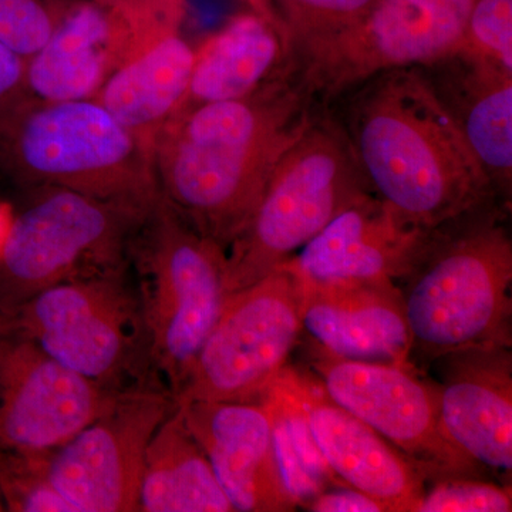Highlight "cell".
I'll list each match as a JSON object with an SVG mask.
<instances>
[{"instance_id": "20", "label": "cell", "mask_w": 512, "mask_h": 512, "mask_svg": "<svg viewBox=\"0 0 512 512\" xmlns=\"http://www.w3.org/2000/svg\"><path fill=\"white\" fill-rule=\"evenodd\" d=\"M420 69L463 134L495 195L511 204L512 72L460 49Z\"/></svg>"}, {"instance_id": "10", "label": "cell", "mask_w": 512, "mask_h": 512, "mask_svg": "<svg viewBox=\"0 0 512 512\" xmlns=\"http://www.w3.org/2000/svg\"><path fill=\"white\" fill-rule=\"evenodd\" d=\"M301 336L298 288L279 266L227 296L175 403L258 400L288 367Z\"/></svg>"}, {"instance_id": "16", "label": "cell", "mask_w": 512, "mask_h": 512, "mask_svg": "<svg viewBox=\"0 0 512 512\" xmlns=\"http://www.w3.org/2000/svg\"><path fill=\"white\" fill-rule=\"evenodd\" d=\"M177 404L234 511L298 508L279 471L271 412L264 400Z\"/></svg>"}, {"instance_id": "18", "label": "cell", "mask_w": 512, "mask_h": 512, "mask_svg": "<svg viewBox=\"0 0 512 512\" xmlns=\"http://www.w3.org/2000/svg\"><path fill=\"white\" fill-rule=\"evenodd\" d=\"M427 231L406 224L366 192L281 266L298 284H396L412 264Z\"/></svg>"}, {"instance_id": "21", "label": "cell", "mask_w": 512, "mask_h": 512, "mask_svg": "<svg viewBox=\"0 0 512 512\" xmlns=\"http://www.w3.org/2000/svg\"><path fill=\"white\" fill-rule=\"evenodd\" d=\"M195 49L167 36L117 70L93 97L153 156L157 138L187 99Z\"/></svg>"}, {"instance_id": "17", "label": "cell", "mask_w": 512, "mask_h": 512, "mask_svg": "<svg viewBox=\"0 0 512 512\" xmlns=\"http://www.w3.org/2000/svg\"><path fill=\"white\" fill-rule=\"evenodd\" d=\"M295 284L302 335L308 336L312 352L413 365L412 336L393 281Z\"/></svg>"}, {"instance_id": "11", "label": "cell", "mask_w": 512, "mask_h": 512, "mask_svg": "<svg viewBox=\"0 0 512 512\" xmlns=\"http://www.w3.org/2000/svg\"><path fill=\"white\" fill-rule=\"evenodd\" d=\"M187 13V0H72L49 42L26 60L30 96L93 99L134 57L181 33Z\"/></svg>"}, {"instance_id": "7", "label": "cell", "mask_w": 512, "mask_h": 512, "mask_svg": "<svg viewBox=\"0 0 512 512\" xmlns=\"http://www.w3.org/2000/svg\"><path fill=\"white\" fill-rule=\"evenodd\" d=\"M0 319L47 355L111 392L153 386L140 301L130 266L36 293Z\"/></svg>"}, {"instance_id": "5", "label": "cell", "mask_w": 512, "mask_h": 512, "mask_svg": "<svg viewBox=\"0 0 512 512\" xmlns=\"http://www.w3.org/2000/svg\"><path fill=\"white\" fill-rule=\"evenodd\" d=\"M225 249L200 234L158 194L128 249L154 375L174 400L220 316Z\"/></svg>"}, {"instance_id": "2", "label": "cell", "mask_w": 512, "mask_h": 512, "mask_svg": "<svg viewBox=\"0 0 512 512\" xmlns=\"http://www.w3.org/2000/svg\"><path fill=\"white\" fill-rule=\"evenodd\" d=\"M333 104L367 191L406 224L433 229L500 200L420 67L376 74Z\"/></svg>"}, {"instance_id": "14", "label": "cell", "mask_w": 512, "mask_h": 512, "mask_svg": "<svg viewBox=\"0 0 512 512\" xmlns=\"http://www.w3.org/2000/svg\"><path fill=\"white\" fill-rule=\"evenodd\" d=\"M119 394L60 365L0 319V450L49 453L109 410Z\"/></svg>"}, {"instance_id": "28", "label": "cell", "mask_w": 512, "mask_h": 512, "mask_svg": "<svg viewBox=\"0 0 512 512\" xmlns=\"http://www.w3.org/2000/svg\"><path fill=\"white\" fill-rule=\"evenodd\" d=\"M289 50L355 22L373 0H279Z\"/></svg>"}, {"instance_id": "25", "label": "cell", "mask_w": 512, "mask_h": 512, "mask_svg": "<svg viewBox=\"0 0 512 512\" xmlns=\"http://www.w3.org/2000/svg\"><path fill=\"white\" fill-rule=\"evenodd\" d=\"M0 493L6 511L74 512L47 473V453L0 450Z\"/></svg>"}, {"instance_id": "12", "label": "cell", "mask_w": 512, "mask_h": 512, "mask_svg": "<svg viewBox=\"0 0 512 512\" xmlns=\"http://www.w3.org/2000/svg\"><path fill=\"white\" fill-rule=\"evenodd\" d=\"M319 386L332 402L372 427L414 464L427 483L485 474L441 429L436 384L414 365L360 362L312 352Z\"/></svg>"}, {"instance_id": "22", "label": "cell", "mask_w": 512, "mask_h": 512, "mask_svg": "<svg viewBox=\"0 0 512 512\" xmlns=\"http://www.w3.org/2000/svg\"><path fill=\"white\" fill-rule=\"evenodd\" d=\"M288 62V37L281 25L255 12L235 16L195 50L190 87L181 111L244 99Z\"/></svg>"}, {"instance_id": "29", "label": "cell", "mask_w": 512, "mask_h": 512, "mask_svg": "<svg viewBox=\"0 0 512 512\" xmlns=\"http://www.w3.org/2000/svg\"><path fill=\"white\" fill-rule=\"evenodd\" d=\"M460 50L512 72V0H476Z\"/></svg>"}, {"instance_id": "13", "label": "cell", "mask_w": 512, "mask_h": 512, "mask_svg": "<svg viewBox=\"0 0 512 512\" xmlns=\"http://www.w3.org/2000/svg\"><path fill=\"white\" fill-rule=\"evenodd\" d=\"M175 406L163 387L128 390L47 453L50 481L74 512L138 511L148 444Z\"/></svg>"}, {"instance_id": "1", "label": "cell", "mask_w": 512, "mask_h": 512, "mask_svg": "<svg viewBox=\"0 0 512 512\" xmlns=\"http://www.w3.org/2000/svg\"><path fill=\"white\" fill-rule=\"evenodd\" d=\"M316 116L291 62L244 99L180 111L154 146L158 190L227 251L276 164Z\"/></svg>"}, {"instance_id": "19", "label": "cell", "mask_w": 512, "mask_h": 512, "mask_svg": "<svg viewBox=\"0 0 512 512\" xmlns=\"http://www.w3.org/2000/svg\"><path fill=\"white\" fill-rule=\"evenodd\" d=\"M293 379L320 453L342 484L376 498L387 512H417L427 487L419 468L311 377L293 370Z\"/></svg>"}, {"instance_id": "3", "label": "cell", "mask_w": 512, "mask_h": 512, "mask_svg": "<svg viewBox=\"0 0 512 512\" xmlns=\"http://www.w3.org/2000/svg\"><path fill=\"white\" fill-rule=\"evenodd\" d=\"M510 214L511 204L490 200L427 231L396 282L412 357L512 348Z\"/></svg>"}, {"instance_id": "8", "label": "cell", "mask_w": 512, "mask_h": 512, "mask_svg": "<svg viewBox=\"0 0 512 512\" xmlns=\"http://www.w3.org/2000/svg\"><path fill=\"white\" fill-rule=\"evenodd\" d=\"M39 188L0 249V312L52 286L127 268L131 239L151 207Z\"/></svg>"}, {"instance_id": "30", "label": "cell", "mask_w": 512, "mask_h": 512, "mask_svg": "<svg viewBox=\"0 0 512 512\" xmlns=\"http://www.w3.org/2000/svg\"><path fill=\"white\" fill-rule=\"evenodd\" d=\"M303 510L312 512H387L386 505L356 488L336 485L323 491Z\"/></svg>"}, {"instance_id": "23", "label": "cell", "mask_w": 512, "mask_h": 512, "mask_svg": "<svg viewBox=\"0 0 512 512\" xmlns=\"http://www.w3.org/2000/svg\"><path fill=\"white\" fill-rule=\"evenodd\" d=\"M138 511L235 512L204 450L188 429L180 404L148 444Z\"/></svg>"}, {"instance_id": "27", "label": "cell", "mask_w": 512, "mask_h": 512, "mask_svg": "<svg viewBox=\"0 0 512 512\" xmlns=\"http://www.w3.org/2000/svg\"><path fill=\"white\" fill-rule=\"evenodd\" d=\"M511 485L478 477L430 481L417 512H511Z\"/></svg>"}, {"instance_id": "33", "label": "cell", "mask_w": 512, "mask_h": 512, "mask_svg": "<svg viewBox=\"0 0 512 512\" xmlns=\"http://www.w3.org/2000/svg\"><path fill=\"white\" fill-rule=\"evenodd\" d=\"M6 511L5 503H3L2 493H0V512Z\"/></svg>"}, {"instance_id": "15", "label": "cell", "mask_w": 512, "mask_h": 512, "mask_svg": "<svg viewBox=\"0 0 512 512\" xmlns=\"http://www.w3.org/2000/svg\"><path fill=\"white\" fill-rule=\"evenodd\" d=\"M437 403L448 441L484 474L511 485L512 350L476 348L434 360Z\"/></svg>"}, {"instance_id": "24", "label": "cell", "mask_w": 512, "mask_h": 512, "mask_svg": "<svg viewBox=\"0 0 512 512\" xmlns=\"http://www.w3.org/2000/svg\"><path fill=\"white\" fill-rule=\"evenodd\" d=\"M259 399L271 412L276 461L296 505L305 508L323 491L345 485L320 453L296 392L293 370L286 367Z\"/></svg>"}, {"instance_id": "6", "label": "cell", "mask_w": 512, "mask_h": 512, "mask_svg": "<svg viewBox=\"0 0 512 512\" xmlns=\"http://www.w3.org/2000/svg\"><path fill=\"white\" fill-rule=\"evenodd\" d=\"M366 192L335 121L318 113L276 164L247 224L225 251V295L285 264Z\"/></svg>"}, {"instance_id": "32", "label": "cell", "mask_w": 512, "mask_h": 512, "mask_svg": "<svg viewBox=\"0 0 512 512\" xmlns=\"http://www.w3.org/2000/svg\"><path fill=\"white\" fill-rule=\"evenodd\" d=\"M249 3L252 8V12L258 13V15L264 16V18L271 20V22L282 25L281 18L276 15L274 6H272L271 0H245Z\"/></svg>"}, {"instance_id": "26", "label": "cell", "mask_w": 512, "mask_h": 512, "mask_svg": "<svg viewBox=\"0 0 512 512\" xmlns=\"http://www.w3.org/2000/svg\"><path fill=\"white\" fill-rule=\"evenodd\" d=\"M70 2L0 0V45L28 60L49 42Z\"/></svg>"}, {"instance_id": "4", "label": "cell", "mask_w": 512, "mask_h": 512, "mask_svg": "<svg viewBox=\"0 0 512 512\" xmlns=\"http://www.w3.org/2000/svg\"><path fill=\"white\" fill-rule=\"evenodd\" d=\"M0 168L23 184L143 208L160 194L150 151L93 99L29 94L0 111Z\"/></svg>"}, {"instance_id": "31", "label": "cell", "mask_w": 512, "mask_h": 512, "mask_svg": "<svg viewBox=\"0 0 512 512\" xmlns=\"http://www.w3.org/2000/svg\"><path fill=\"white\" fill-rule=\"evenodd\" d=\"M29 96L26 59L0 45V111Z\"/></svg>"}, {"instance_id": "9", "label": "cell", "mask_w": 512, "mask_h": 512, "mask_svg": "<svg viewBox=\"0 0 512 512\" xmlns=\"http://www.w3.org/2000/svg\"><path fill=\"white\" fill-rule=\"evenodd\" d=\"M476 0H373L345 28L289 50L313 103L332 106L370 77L457 52Z\"/></svg>"}]
</instances>
